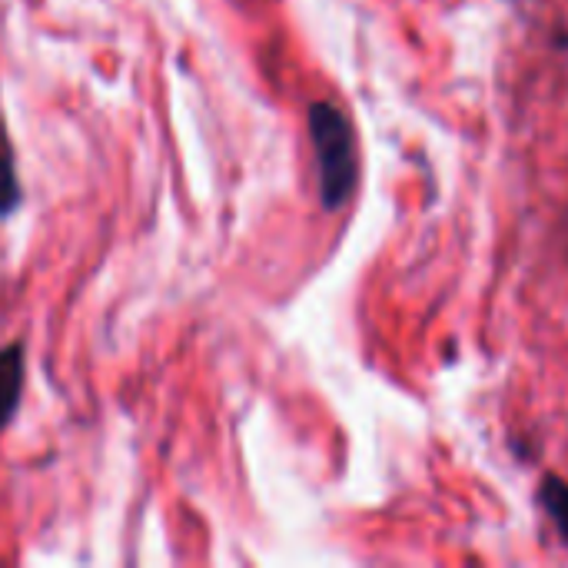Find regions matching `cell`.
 <instances>
[{
	"label": "cell",
	"instance_id": "1",
	"mask_svg": "<svg viewBox=\"0 0 568 568\" xmlns=\"http://www.w3.org/2000/svg\"><path fill=\"white\" fill-rule=\"evenodd\" d=\"M310 140H313V153H316V166H320V196L326 210H339L353 190H356V176H359V163H356V136L353 126L346 120V113L326 100H316L310 106Z\"/></svg>",
	"mask_w": 568,
	"mask_h": 568
},
{
	"label": "cell",
	"instance_id": "2",
	"mask_svg": "<svg viewBox=\"0 0 568 568\" xmlns=\"http://www.w3.org/2000/svg\"><path fill=\"white\" fill-rule=\"evenodd\" d=\"M23 376H27V356L20 343H10L0 349V429L13 419L20 399H23Z\"/></svg>",
	"mask_w": 568,
	"mask_h": 568
},
{
	"label": "cell",
	"instance_id": "3",
	"mask_svg": "<svg viewBox=\"0 0 568 568\" xmlns=\"http://www.w3.org/2000/svg\"><path fill=\"white\" fill-rule=\"evenodd\" d=\"M20 203H23V186H20L17 166H13V153L3 143L0 146V220L10 216Z\"/></svg>",
	"mask_w": 568,
	"mask_h": 568
},
{
	"label": "cell",
	"instance_id": "4",
	"mask_svg": "<svg viewBox=\"0 0 568 568\" xmlns=\"http://www.w3.org/2000/svg\"><path fill=\"white\" fill-rule=\"evenodd\" d=\"M546 509L552 523L559 526V532L568 539V483H559V479L546 483Z\"/></svg>",
	"mask_w": 568,
	"mask_h": 568
}]
</instances>
